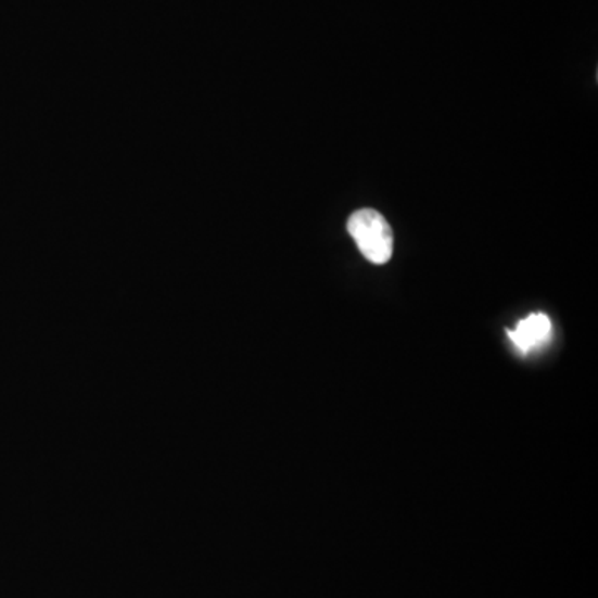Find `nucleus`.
<instances>
[{
	"instance_id": "2",
	"label": "nucleus",
	"mask_w": 598,
	"mask_h": 598,
	"mask_svg": "<svg viewBox=\"0 0 598 598\" xmlns=\"http://www.w3.org/2000/svg\"><path fill=\"white\" fill-rule=\"evenodd\" d=\"M552 336V321L544 313H534L522 319L513 330L509 331L513 346L521 351L522 355H529L538 347L546 346Z\"/></svg>"
},
{
	"instance_id": "1",
	"label": "nucleus",
	"mask_w": 598,
	"mask_h": 598,
	"mask_svg": "<svg viewBox=\"0 0 598 598\" xmlns=\"http://www.w3.org/2000/svg\"><path fill=\"white\" fill-rule=\"evenodd\" d=\"M347 231L369 262L374 265L390 262L394 252V233L381 213L371 208L358 209L351 215Z\"/></svg>"
}]
</instances>
